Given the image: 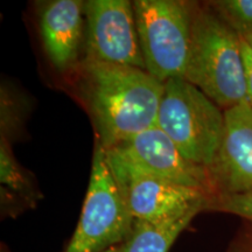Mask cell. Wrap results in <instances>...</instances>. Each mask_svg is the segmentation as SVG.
<instances>
[{
  "label": "cell",
  "mask_w": 252,
  "mask_h": 252,
  "mask_svg": "<svg viewBox=\"0 0 252 252\" xmlns=\"http://www.w3.org/2000/svg\"><path fill=\"white\" fill-rule=\"evenodd\" d=\"M81 80L82 96L105 150L156 126L165 87L146 70L83 61Z\"/></svg>",
  "instance_id": "cell-1"
},
{
  "label": "cell",
  "mask_w": 252,
  "mask_h": 252,
  "mask_svg": "<svg viewBox=\"0 0 252 252\" xmlns=\"http://www.w3.org/2000/svg\"><path fill=\"white\" fill-rule=\"evenodd\" d=\"M184 78L224 111L248 102L241 36L208 5L194 2Z\"/></svg>",
  "instance_id": "cell-2"
},
{
  "label": "cell",
  "mask_w": 252,
  "mask_h": 252,
  "mask_svg": "<svg viewBox=\"0 0 252 252\" xmlns=\"http://www.w3.org/2000/svg\"><path fill=\"white\" fill-rule=\"evenodd\" d=\"M163 87L156 126L188 160L209 169L224 134V110L185 78Z\"/></svg>",
  "instance_id": "cell-3"
},
{
  "label": "cell",
  "mask_w": 252,
  "mask_h": 252,
  "mask_svg": "<svg viewBox=\"0 0 252 252\" xmlns=\"http://www.w3.org/2000/svg\"><path fill=\"white\" fill-rule=\"evenodd\" d=\"M194 2L135 0L133 9L145 69L161 83L184 78L191 40Z\"/></svg>",
  "instance_id": "cell-4"
},
{
  "label": "cell",
  "mask_w": 252,
  "mask_h": 252,
  "mask_svg": "<svg viewBox=\"0 0 252 252\" xmlns=\"http://www.w3.org/2000/svg\"><path fill=\"white\" fill-rule=\"evenodd\" d=\"M133 225L134 219L112 174L105 150L97 141L80 220L64 252H103L125 243Z\"/></svg>",
  "instance_id": "cell-5"
},
{
  "label": "cell",
  "mask_w": 252,
  "mask_h": 252,
  "mask_svg": "<svg viewBox=\"0 0 252 252\" xmlns=\"http://www.w3.org/2000/svg\"><path fill=\"white\" fill-rule=\"evenodd\" d=\"M105 153L134 220L159 223L195 208L207 210L214 194L146 174L113 151L105 150Z\"/></svg>",
  "instance_id": "cell-6"
},
{
  "label": "cell",
  "mask_w": 252,
  "mask_h": 252,
  "mask_svg": "<svg viewBox=\"0 0 252 252\" xmlns=\"http://www.w3.org/2000/svg\"><path fill=\"white\" fill-rule=\"evenodd\" d=\"M86 14V59L110 64L145 69L133 2L89 0Z\"/></svg>",
  "instance_id": "cell-7"
},
{
  "label": "cell",
  "mask_w": 252,
  "mask_h": 252,
  "mask_svg": "<svg viewBox=\"0 0 252 252\" xmlns=\"http://www.w3.org/2000/svg\"><path fill=\"white\" fill-rule=\"evenodd\" d=\"M108 150L146 174L215 194L209 169L188 160L158 126Z\"/></svg>",
  "instance_id": "cell-8"
},
{
  "label": "cell",
  "mask_w": 252,
  "mask_h": 252,
  "mask_svg": "<svg viewBox=\"0 0 252 252\" xmlns=\"http://www.w3.org/2000/svg\"><path fill=\"white\" fill-rule=\"evenodd\" d=\"M222 143L209 174L215 194L252 191V106L244 102L224 111Z\"/></svg>",
  "instance_id": "cell-9"
},
{
  "label": "cell",
  "mask_w": 252,
  "mask_h": 252,
  "mask_svg": "<svg viewBox=\"0 0 252 252\" xmlns=\"http://www.w3.org/2000/svg\"><path fill=\"white\" fill-rule=\"evenodd\" d=\"M84 2L80 0H53L42 2L39 26L46 53L60 72L71 70L86 34Z\"/></svg>",
  "instance_id": "cell-10"
},
{
  "label": "cell",
  "mask_w": 252,
  "mask_h": 252,
  "mask_svg": "<svg viewBox=\"0 0 252 252\" xmlns=\"http://www.w3.org/2000/svg\"><path fill=\"white\" fill-rule=\"evenodd\" d=\"M201 212L204 209L195 208L159 223L134 220L132 234L124 243V252H168L179 235Z\"/></svg>",
  "instance_id": "cell-11"
},
{
  "label": "cell",
  "mask_w": 252,
  "mask_h": 252,
  "mask_svg": "<svg viewBox=\"0 0 252 252\" xmlns=\"http://www.w3.org/2000/svg\"><path fill=\"white\" fill-rule=\"evenodd\" d=\"M208 6L241 37L252 33V0H215Z\"/></svg>",
  "instance_id": "cell-12"
},
{
  "label": "cell",
  "mask_w": 252,
  "mask_h": 252,
  "mask_svg": "<svg viewBox=\"0 0 252 252\" xmlns=\"http://www.w3.org/2000/svg\"><path fill=\"white\" fill-rule=\"evenodd\" d=\"M207 210L232 214L252 222V191L238 194H214Z\"/></svg>",
  "instance_id": "cell-13"
},
{
  "label": "cell",
  "mask_w": 252,
  "mask_h": 252,
  "mask_svg": "<svg viewBox=\"0 0 252 252\" xmlns=\"http://www.w3.org/2000/svg\"><path fill=\"white\" fill-rule=\"evenodd\" d=\"M0 162H1V184L8 186L14 190L24 193L30 188L31 184L26 180L23 171L19 167L15 158L12 153L8 141L2 135L1 147H0Z\"/></svg>",
  "instance_id": "cell-14"
},
{
  "label": "cell",
  "mask_w": 252,
  "mask_h": 252,
  "mask_svg": "<svg viewBox=\"0 0 252 252\" xmlns=\"http://www.w3.org/2000/svg\"><path fill=\"white\" fill-rule=\"evenodd\" d=\"M242 39V37H241ZM242 50H243V59L245 64V72H247V93H248V103L252 106V54L242 39Z\"/></svg>",
  "instance_id": "cell-15"
},
{
  "label": "cell",
  "mask_w": 252,
  "mask_h": 252,
  "mask_svg": "<svg viewBox=\"0 0 252 252\" xmlns=\"http://www.w3.org/2000/svg\"><path fill=\"white\" fill-rule=\"evenodd\" d=\"M124 249H125V244H119V245H116V247H112L108 249V250L103 251V252H124Z\"/></svg>",
  "instance_id": "cell-16"
},
{
  "label": "cell",
  "mask_w": 252,
  "mask_h": 252,
  "mask_svg": "<svg viewBox=\"0 0 252 252\" xmlns=\"http://www.w3.org/2000/svg\"><path fill=\"white\" fill-rule=\"evenodd\" d=\"M242 39H243L244 42L247 43V46L249 47V49H250V52H251V54H252V33L249 34V35L242 36Z\"/></svg>",
  "instance_id": "cell-17"
},
{
  "label": "cell",
  "mask_w": 252,
  "mask_h": 252,
  "mask_svg": "<svg viewBox=\"0 0 252 252\" xmlns=\"http://www.w3.org/2000/svg\"><path fill=\"white\" fill-rule=\"evenodd\" d=\"M248 251L252 252V235L249 237V243H248Z\"/></svg>",
  "instance_id": "cell-18"
}]
</instances>
